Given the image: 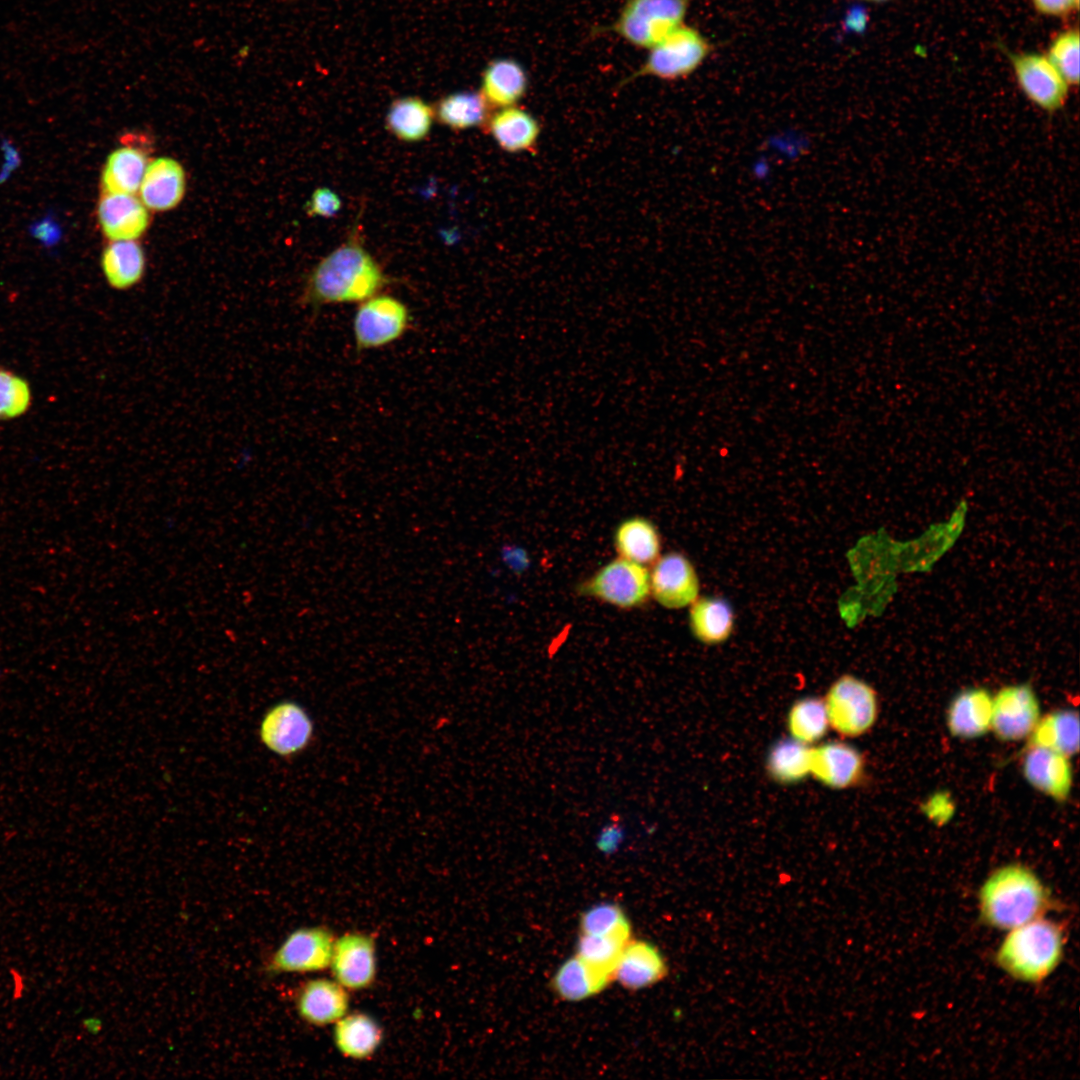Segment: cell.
Listing matches in <instances>:
<instances>
[{"label": "cell", "instance_id": "1", "mask_svg": "<svg viewBox=\"0 0 1080 1080\" xmlns=\"http://www.w3.org/2000/svg\"><path fill=\"white\" fill-rule=\"evenodd\" d=\"M391 278L365 248L360 231L323 257L308 273L300 295L304 307L361 303L379 293Z\"/></svg>", "mask_w": 1080, "mask_h": 1080}, {"label": "cell", "instance_id": "2", "mask_svg": "<svg viewBox=\"0 0 1080 1080\" xmlns=\"http://www.w3.org/2000/svg\"><path fill=\"white\" fill-rule=\"evenodd\" d=\"M1051 904L1037 875L1025 866L1010 864L995 870L979 894L980 914L994 928L1011 930L1040 918Z\"/></svg>", "mask_w": 1080, "mask_h": 1080}, {"label": "cell", "instance_id": "3", "mask_svg": "<svg viewBox=\"0 0 1080 1080\" xmlns=\"http://www.w3.org/2000/svg\"><path fill=\"white\" fill-rule=\"evenodd\" d=\"M1064 946L1063 929L1037 918L1011 929L996 954L1000 967L1011 976L1039 982L1059 964Z\"/></svg>", "mask_w": 1080, "mask_h": 1080}, {"label": "cell", "instance_id": "4", "mask_svg": "<svg viewBox=\"0 0 1080 1080\" xmlns=\"http://www.w3.org/2000/svg\"><path fill=\"white\" fill-rule=\"evenodd\" d=\"M691 0H625L604 28L637 48L649 49L683 24Z\"/></svg>", "mask_w": 1080, "mask_h": 1080}, {"label": "cell", "instance_id": "5", "mask_svg": "<svg viewBox=\"0 0 1080 1080\" xmlns=\"http://www.w3.org/2000/svg\"><path fill=\"white\" fill-rule=\"evenodd\" d=\"M710 49L709 42L699 31L682 24L649 48L642 64L621 80L618 88L641 77L684 78L702 64Z\"/></svg>", "mask_w": 1080, "mask_h": 1080}, {"label": "cell", "instance_id": "6", "mask_svg": "<svg viewBox=\"0 0 1080 1080\" xmlns=\"http://www.w3.org/2000/svg\"><path fill=\"white\" fill-rule=\"evenodd\" d=\"M411 324L409 307L393 295L379 293L359 303L352 317L356 352L377 350L397 342Z\"/></svg>", "mask_w": 1080, "mask_h": 1080}, {"label": "cell", "instance_id": "7", "mask_svg": "<svg viewBox=\"0 0 1080 1080\" xmlns=\"http://www.w3.org/2000/svg\"><path fill=\"white\" fill-rule=\"evenodd\" d=\"M829 727L843 737H859L875 724L879 707L875 690L849 674L837 678L823 698Z\"/></svg>", "mask_w": 1080, "mask_h": 1080}, {"label": "cell", "instance_id": "8", "mask_svg": "<svg viewBox=\"0 0 1080 1080\" xmlns=\"http://www.w3.org/2000/svg\"><path fill=\"white\" fill-rule=\"evenodd\" d=\"M578 592L619 608L640 607L651 594L650 574L645 566L619 557L581 583Z\"/></svg>", "mask_w": 1080, "mask_h": 1080}, {"label": "cell", "instance_id": "9", "mask_svg": "<svg viewBox=\"0 0 1080 1080\" xmlns=\"http://www.w3.org/2000/svg\"><path fill=\"white\" fill-rule=\"evenodd\" d=\"M1006 55L1018 87L1032 104L1047 113L1065 106L1070 86L1046 55L1010 51Z\"/></svg>", "mask_w": 1080, "mask_h": 1080}, {"label": "cell", "instance_id": "10", "mask_svg": "<svg viewBox=\"0 0 1080 1080\" xmlns=\"http://www.w3.org/2000/svg\"><path fill=\"white\" fill-rule=\"evenodd\" d=\"M334 937L325 927H303L291 932L270 956V974L308 973L330 966Z\"/></svg>", "mask_w": 1080, "mask_h": 1080}, {"label": "cell", "instance_id": "11", "mask_svg": "<svg viewBox=\"0 0 1080 1080\" xmlns=\"http://www.w3.org/2000/svg\"><path fill=\"white\" fill-rule=\"evenodd\" d=\"M314 736V724L306 710L296 702L281 701L263 716L259 737L263 745L281 757L304 751Z\"/></svg>", "mask_w": 1080, "mask_h": 1080}, {"label": "cell", "instance_id": "12", "mask_svg": "<svg viewBox=\"0 0 1080 1080\" xmlns=\"http://www.w3.org/2000/svg\"><path fill=\"white\" fill-rule=\"evenodd\" d=\"M1040 718L1039 700L1027 684L1003 687L993 696L991 730L1002 741L1029 737Z\"/></svg>", "mask_w": 1080, "mask_h": 1080}, {"label": "cell", "instance_id": "13", "mask_svg": "<svg viewBox=\"0 0 1080 1080\" xmlns=\"http://www.w3.org/2000/svg\"><path fill=\"white\" fill-rule=\"evenodd\" d=\"M650 590L665 608L690 606L699 597V579L690 560L678 552H669L653 563Z\"/></svg>", "mask_w": 1080, "mask_h": 1080}, {"label": "cell", "instance_id": "14", "mask_svg": "<svg viewBox=\"0 0 1080 1080\" xmlns=\"http://www.w3.org/2000/svg\"><path fill=\"white\" fill-rule=\"evenodd\" d=\"M335 980L344 988L369 987L376 975V950L373 938L350 932L335 939L330 966Z\"/></svg>", "mask_w": 1080, "mask_h": 1080}, {"label": "cell", "instance_id": "15", "mask_svg": "<svg viewBox=\"0 0 1080 1080\" xmlns=\"http://www.w3.org/2000/svg\"><path fill=\"white\" fill-rule=\"evenodd\" d=\"M864 771L863 755L848 743L829 741L811 747L810 775L826 787H853L862 780Z\"/></svg>", "mask_w": 1080, "mask_h": 1080}, {"label": "cell", "instance_id": "16", "mask_svg": "<svg viewBox=\"0 0 1080 1080\" xmlns=\"http://www.w3.org/2000/svg\"><path fill=\"white\" fill-rule=\"evenodd\" d=\"M1069 758L1051 749L1029 746L1023 758V775L1039 792L1056 801H1065L1073 782Z\"/></svg>", "mask_w": 1080, "mask_h": 1080}, {"label": "cell", "instance_id": "17", "mask_svg": "<svg viewBox=\"0 0 1080 1080\" xmlns=\"http://www.w3.org/2000/svg\"><path fill=\"white\" fill-rule=\"evenodd\" d=\"M97 217L104 235L111 241L136 240L147 230L150 217L139 198L127 194L102 193Z\"/></svg>", "mask_w": 1080, "mask_h": 1080}, {"label": "cell", "instance_id": "18", "mask_svg": "<svg viewBox=\"0 0 1080 1080\" xmlns=\"http://www.w3.org/2000/svg\"><path fill=\"white\" fill-rule=\"evenodd\" d=\"M186 175L183 166L171 157H159L150 162L143 176L139 194L147 209L164 212L175 208L183 199Z\"/></svg>", "mask_w": 1080, "mask_h": 1080}, {"label": "cell", "instance_id": "19", "mask_svg": "<svg viewBox=\"0 0 1080 1080\" xmlns=\"http://www.w3.org/2000/svg\"><path fill=\"white\" fill-rule=\"evenodd\" d=\"M667 971L666 961L655 945L630 939L617 961L613 980L626 989L638 990L660 982Z\"/></svg>", "mask_w": 1080, "mask_h": 1080}, {"label": "cell", "instance_id": "20", "mask_svg": "<svg viewBox=\"0 0 1080 1080\" xmlns=\"http://www.w3.org/2000/svg\"><path fill=\"white\" fill-rule=\"evenodd\" d=\"M336 980L313 979L304 983L296 995V1009L307 1023L323 1026L335 1023L349 1007V996Z\"/></svg>", "mask_w": 1080, "mask_h": 1080}, {"label": "cell", "instance_id": "21", "mask_svg": "<svg viewBox=\"0 0 1080 1080\" xmlns=\"http://www.w3.org/2000/svg\"><path fill=\"white\" fill-rule=\"evenodd\" d=\"M484 128L501 150L512 154L535 151L541 133L536 117L518 105L497 109Z\"/></svg>", "mask_w": 1080, "mask_h": 1080}, {"label": "cell", "instance_id": "22", "mask_svg": "<svg viewBox=\"0 0 1080 1080\" xmlns=\"http://www.w3.org/2000/svg\"><path fill=\"white\" fill-rule=\"evenodd\" d=\"M529 78L524 66L514 58L491 60L481 74L480 92L492 109L515 106L525 97Z\"/></svg>", "mask_w": 1080, "mask_h": 1080}, {"label": "cell", "instance_id": "23", "mask_svg": "<svg viewBox=\"0 0 1080 1080\" xmlns=\"http://www.w3.org/2000/svg\"><path fill=\"white\" fill-rule=\"evenodd\" d=\"M993 696L985 688L961 691L951 701L946 724L952 736L974 739L991 730Z\"/></svg>", "mask_w": 1080, "mask_h": 1080}, {"label": "cell", "instance_id": "24", "mask_svg": "<svg viewBox=\"0 0 1080 1080\" xmlns=\"http://www.w3.org/2000/svg\"><path fill=\"white\" fill-rule=\"evenodd\" d=\"M101 267L108 285L119 291L138 285L144 277L146 259L135 240L111 241L101 256Z\"/></svg>", "mask_w": 1080, "mask_h": 1080}, {"label": "cell", "instance_id": "25", "mask_svg": "<svg viewBox=\"0 0 1080 1080\" xmlns=\"http://www.w3.org/2000/svg\"><path fill=\"white\" fill-rule=\"evenodd\" d=\"M148 164L146 152L139 147L125 145L115 149L104 164L103 192L134 195L139 191Z\"/></svg>", "mask_w": 1080, "mask_h": 1080}, {"label": "cell", "instance_id": "26", "mask_svg": "<svg viewBox=\"0 0 1080 1080\" xmlns=\"http://www.w3.org/2000/svg\"><path fill=\"white\" fill-rule=\"evenodd\" d=\"M434 118L433 106L418 96H405L391 103L385 125L398 140L415 143L428 136Z\"/></svg>", "mask_w": 1080, "mask_h": 1080}, {"label": "cell", "instance_id": "27", "mask_svg": "<svg viewBox=\"0 0 1080 1080\" xmlns=\"http://www.w3.org/2000/svg\"><path fill=\"white\" fill-rule=\"evenodd\" d=\"M614 545L620 557L646 566L660 556L661 540L655 525L640 516L623 520L614 533Z\"/></svg>", "mask_w": 1080, "mask_h": 1080}, {"label": "cell", "instance_id": "28", "mask_svg": "<svg viewBox=\"0 0 1080 1080\" xmlns=\"http://www.w3.org/2000/svg\"><path fill=\"white\" fill-rule=\"evenodd\" d=\"M334 1042L346 1057L366 1059L379 1047L383 1033L374 1018L364 1013L345 1014L335 1022Z\"/></svg>", "mask_w": 1080, "mask_h": 1080}, {"label": "cell", "instance_id": "29", "mask_svg": "<svg viewBox=\"0 0 1080 1080\" xmlns=\"http://www.w3.org/2000/svg\"><path fill=\"white\" fill-rule=\"evenodd\" d=\"M689 626L700 642L715 645L726 641L733 630L734 613L730 604L717 597H698L689 611Z\"/></svg>", "mask_w": 1080, "mask_h": 1080}, {"label": "cell", "instance_id": "30", "mask_svg": "<svg viewBox=\"0 0 1080 1080\" xmlns=\"http://www.w3.org/2000/svg\"><path fill=\"white\" fill-rule=\"evenodd\" d=\"M433 108L441 124L457 131L484 127L492 109L480 91L472 90L450 93Z\"/></svg>", "mask_w": 1080, "mask_h": 1080}, {"label": "cell", "instance_id": "31", "mask_svg": "<svg viewBox=\"0 0 1080 1080\" xmlns=\"http://www.w3.org/2000/svg\"><path fill=\"white\" fill-rule=\"evenodd\" d=\"M613 980L589 966L577 955L567 959L552 979L553 991L560 999L580 1001L607 987Z\"/></svg>", "mask_w": 1080, "mask_h": 1080}, {"label": "cell", "instance_id": "32", "mask_svg": "<svg viewBox=\"0 0 1080 1080\" xmlns=\"http://www.w3.org/2000/svg\"><path fill=\"white\" fill-rule=\"evenodd\" d=\"M1029 746L1051 749L1068 757L1079 750V717L1076 711L1059 710L1041 717L1029 736Z\"/></svg>", "mask_w": 1080, "mask_h": 1080}, {"label": "cell", "instance_id": "33", "mask_svg": "<svg viewBox=\"0 0 1080 1080\" xmlns=\"http://www.w3.org/2000/svg\"><path fill=\"white\" fill-rule=\"evenodd\" d=\"M811 746L791 737L776 741L769 749L765 769L776 783L791 785L810 775Z\"/></svg>", "mask_w": 1080, "mask_h": 1080}, {"label": "cell", "instance_id": "34", "mask_svg": "<svg viewBox=\"0 0 1080 1080\" xmlns=\"http://www.w3.org/2000/svg\"><path fill=\"white\" fill-rule=\"evenodd\" d=\"M786 726L790 737L801 743L820 741L830 728L823 698L806 696L796 700L787 713Z\"/></svg>", "mask_w": 1080, "mask_h": 1080}, {"label": "cell", "instance_id": "35", "mask_svg": "<svg viewBox=\"0 0 1080 1080\" xmlns=\"http://www.w3.org/2000/svg\"><path fill=\"white\" fill-rule=\"evenodd\" d=\"M630 936L631 933L581 934L576 955L589 966L613 980L615 966L624 947L631 939Z\"/></svg>", "mask_w": 1080, "mask_h": 1080}, {"label": "cell", "instance_id": "36", "mask_svg": "<svg viewBox=\"0 0 1080 1080\" xmlns=\"http://www.w3.org/2000/svg\"><path fill=\"white\" fill-rule=\"evenodd\" d=\"M1077 27L1059 32L1048 46L1046 57L1069 86L1079 83L1080 37Z\"/></svg>", "mask_w": 1080, "mask_h": 1080}, {"label": "cell", "instance_id": "37", "mask_svg": "<svg viewBox=\"0 0 1080 1080\" xmlns=\"http://www.w3.org/2000/svg\"><path fill=\"white\" fill-rule=\"evenodd\" d=\"M32 404L29 382L0 366V421L12 420L28 412Z\"/></svg>", "mask_w": 1080, "mask_h": 1080}, {"label": "cell", "instance_id": "38", "mask_svg": "<svg viewBox=\"0 0 1080 1080\" xmlns=\"http://www.w3.org/2000/svg\"><path fill=\"white\" fill-rule=\"evenodd\" d=\"M580 930L589 935L631 933L625 913L615 903H601L586 910L580 918Z\"/></svg>", "mask_w": 1080, "mask_h": 1080}, {"label": "cell", "instance_id": "39", "mask_svg": "<svg viewBox=\"0 0 1080 1080\" xmlns=\"http://www.w3.org/2000/svg\"><path fill=\"white\" fill-rule=\"evenodd\" d=\"M341 208V198L328 187L315 189L305 205V211L310 217L331 218L336 216Z\"/></svg>", "mask_w": 1080, "mask_h": 1080}, {"label": "cell", "instance_id": "40", "mask_svg": "<svg viewBox=\"0 0 1080 1080\" xmlns=\"http://www.w3.org/2000/svg\"><path fill=\"white\" fill-rule=\"evenodd\" d=\"M625 827L617 816L606 823L596 839L597 848L605 853L615 852L625 839Z\"/></svg>", "mask_w": 1080, "mask_h": 1080}, {"label": "cell", "instance_id": "41", "mask_svg": "<svg viewBox=\"0 0 1080 1080\" xmlns=\"http://www.w3.org/2000/svg\"><path fill=\"white\" fill-rule=\"evenodd\" d=\"M1034 10L1047 17H1066L1077 11L1079 0H1031Z\"/></svg>", "mask_w": 1080, "mask_h": 1080}, {"label": "cell", "instance_id": "42", "mask_svg": "<svg viewBox=\"0 0 1080 1080\" xmlns=\"http://www.w3.org/2000/svg\"><path fill=\"white\" fill-rule=\"evenodd\" d=\"M867 24V14L862 8L850 9L845 17L844 26L848 31L862 32Z\"/></svg>", "mask_w": 1080, "mask_h": 1080}, {"label": "cell", "instance_id": "43", "mask_svg": "<svg viewBox=\"0 0 1080 1080\" xmlns=\"http://www.w3.org/2000/svg\"><path fill=\"white\" fill-rule=\"evenodd\" d=\"M870 1H873V2H885V1H889V0H870Z\"/></svg>", "mask_w": 1080, "mask_h": 1080}]
</instances>
